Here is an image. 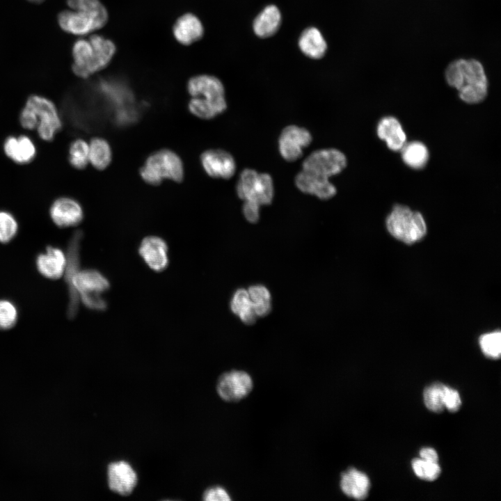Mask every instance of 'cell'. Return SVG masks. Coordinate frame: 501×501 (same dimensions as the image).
I'll use <instances>...</instances> for the list:
<instances>
[{
    "label": "cell",
    "instance_id": "31",
    "mask_svg": "<svg viewBox=\"0 0 501 501\" xmlns=\"http://www.w3.org/2000/svg\"><path fill=\"white\" fill-rule=\"evenodd\" d=\"M480 348L484 354L491 358H500L501 353V333L499 331L482 335L479 337Z\"/></svg>",
    "mask_w": 501,
    "mask_h": 501
},
{
    "label": "cell",
    "instance_id": "8",
    "mask_svg": "<svg viewBox=\"0 0 501 501\" xmlns=\"http://www.w3.org/2000/svg\"><path fill=\"white\" fill-rule=\"evenodd\" d=\"M347 157L335 148L315 150L302 164V170L328 178L341 173L347 166Z\"/></svg>",
    "mask_w": 501,
    "mask_h": 501
},
{
    "label": "cell",
    "instance_id": "5",
    "mask_svg": "<svg viewBox=\"0 0 501 501\" xmlns=\"http://www.w3.org/2000/svg\"><path fill=\"white\" fill-rule=\"evenodd\" d=\"M22 110L42 140H52L62 127L56 106L45 97L30 96Z\"/></svg>",
    "mask_w": 501,
    "mask_h": 501
},
{
    "label": "cell",
    "instance_id": "34",
    "mask_svg": "<svg viewBox=\"0 0 501 501\" xmlns=\"http://www.w3.org/2000/svg\"><path fill=\"white\" fill-rule=\"evenodd\" d=\"M202 500L205 501H230L231 498L223 486H213L204 491Z\"/></svg>",
    "mask_w": 501,
    "mask_h": 501
},
{
    "label": "cell",
    "instance_id": "20",
    "mask_svg": "<svg viewBox=\"0 0 501 501\" xmlns=\"http://www.w3.org/2000/svg\"><path fill=\"white\" fill-rule=\"evenodd\" d=\"M3 151L12 161L23 164L33 160L36 148L33 141L27 136H10L5 140Z\"/></svg>",
    "mask_w": 501,
    "mask_h": 501
},
{
    "label": "cell",
    "instance_id": "33",
    "mask_svg": "<svg viewBox=\"0 0 501 501\" xmlns=\"http://www.w3.org/2000/svg\"><path fill=\"white\" fill-rule=\"evenodd\" d=\"M17 310L13 303L8 300H0V329L13 328L17 323Z\"/></svg>",
    "mask_w": 501,
    "mask_h": 501
},
{
    "label": "cell",
    "instance_id": "29",
    "mask_svg": "<svg viewBox=\"0 0 501 501\" xmlns=\"http://www.w3.org/2000/svg\"><path fill=\"white\" fill-rule=\"evenodd\" d=\"M69 161L71 165L77 168L83 169L89 163V145L84 139L74 140L69 149Z\"/></svg>",
    "mask_w": 501,
    "mask_h": 501
},
{
    "label": "cell",
    "instance_id": "6",
    "mask_svg": "<svg viewBox=\"0 0 501 501\" xmlns=\"http://www.w3.org/2000/svg\"><path fill=\"white\" fill-rule=\"evenodd\" d=\"M386 227L391 235L406 244L419 241L427 232L422 214L401 205L393 207L386 218Z\"/></svg>",
    "mask_w": 501,
    "mask_h": 501
},
{
    "label": "cell",
    "instance_id": "11",
    "mask_svg": "<svg viewBox=\"0 0 501 501\" xmlns=\"http://www.w3.org/2000/svg\"><path fill=\"white\" fill-rule=\"evenodd\" d=\"M106 478L109 489L121 496L132 494L138 480L134 467L125 460L110 462L106 468Z\"/></svg>",
    "mask_w": 501,
    "mask_h": 501
},
{
    "label": "cell",
    "instance_id": "36",
    "mask_svg": "<svg viewBox=\"0 0 501 501\" xmlns=\"http://www.w3.org/2000/svg\"><path fill=\"white\" fill-rule=\"evenodd\" d=\"M253 303L270 302L271 294L269 290L262 285H254L248 290Z\"/></svg>",
    "mask_w": 501,
    "mask_h": 501
},
{
    "label": "cell",
    "instance_id": "3",
    "mask_svg": "<svg viewBox=\"0 0 501 501\" xmlns=\"http://www.w3.org/2000/svg\"><path fill=\"white\" fill-rule=\"evenodd\" d=\"M191 96L189 111L201 119H212L227 109L224 86L217 77L200 74L191 77L187 83Z\"/></svg>",
    "mask_w": 501,
    "mask_h": 501
},
{
    "label": "cell",
    "instance_id": "15",
    "mask_svg": "<svg viewBox=\"0 0 501 501\" xmlns=\"http://www.w3.org/2000/svg\"><path fill=\"white\" fill-rule=\"evenodd\" d=\"M295 185L301 192L315 196L324 200L332 198L337 193L336 187L328 178L319 177L303 170L296 175Z\"/></svg>",
    "mask_w": 501,
    "mask_h": 501
},
{
    "label": "cell",
    "instance_id": "37",
    "mask_svg": "<svg viewBox=\"0 0 501 501\" xmlns=\"http://www.w3.org/2000/svg\"><path fill=\"white\" fill-rule=\"evenodd\" d=\"M243 214L246 219L250 223H256L260 218V207L254 203L244 202Z\"/></svg>",
    "mask_w": 501,
    "mask_h": 501
},
{
    "label": "cell",
    "instance_id": "28",
    "mask_svg": "<svg viewBox=\"0 0 501 501\" xmlns=\"http://www.w3.org/2000/svg\"><path fill=\"white\" fill-rule=\"evenodd\" d=\"M67 4L70 9L90 13L104 24L108 21V12L100 0H67Z\"/></svg>",
    "mask_w": 501,
    "mask_h": 501
},
{
    "label": "cell",
    "instance_id": "24",
    "mask_svg": "<svg viewBox=\"0 0 501 501\" xmlns=\"http://www.w3.org/2000/svg\"><path fill=\"white\" fill-rule=\"evenodd\" d=\"M401 150L402 160L412 168H422L429 160V150L426 145L420 141L405 143Z\"/></svg>",
    "mask_w": 501,
    "mask_h": 501
},
{
    "label": "cell",
    "instance_id": "39",
    "mask_svg": "<svg viewBox=\"0 0 501 501\" xmlns=\"http://www.w3.org/2000/svg\"><path fill=\"white\" fill-rule=\"evenodd\" d=\"M253 307L257 316L263 317L271 311V302L253 303Z\"/></svg>",
    "mask_w": 501,
    "mask_h": 501
},
{
    "label": "cell",
    "instance_id": "9",
    "mask_svg": "<svg viewBox=\"0 0 501 501\" xmlns=\"http://www.w3.org/2000/svg\"><path fill=\"white\" fill-rule=\"evenodd\" d=\"M253 380L246 372L232 369L221 374L217 379L216 392L226 402H238L253 388Z\"/></svg>",
    "mask_w": 501,
    "mask_h": 501
},
{
    "label": "cell",
    "instance_id": "1",
    "mask_svg": "<svg viewBox=\"0 0 501 501\" xmlns=\"http://www.w3.org/2000/svg\"><path fill=\"white\" fill-rule=\"evenodd\" d=\"M445 76L447 83L458 90L459 97L466 103H479L487 95V77L477 60H455L447 65Z\"/></svg>",
    "mask_w": 501,
    "mask_h": 501
},
{
    "label": "cell",
    "instance_id": "14",
    "mask_svg": "<svg viewBox=\"0 0 501 501\" xmlns=\"http://www.w3.org/2000/svg\"><path fill=\"white\" fill-rule=\"evenodd\" d=\"M49 214L53 222L60 228L77 225L84 218L80 204L67 197L56 199L51 205Z\"/></svg>",
    "mask_w": 501,
    "mask_h": 501
},
{
    "label": "cell",
    "instance_id": "21",
    "mask_svg": "<svg viewBox=\"0 0 501 501\" xmlns=\"http://www.w3.org/2000/svg\"><path fill=\"white\" fill-rule=\"evenodd\" d=\"M380 139L385 141L389 149L399 151L406 142V136L400 122L392 116L381 119L376 128Z\"/></svg>",
    "mask_w": 501,
    "mask_h": 501
},
{
    "label": "cell",
    "instance_id": "7",
    "mask_svg": "<svg viewBox=\"0 0 501 501\" xmlns=\"http://www.w3.org/2000/svg\"><path fill=\"white\" fill-rule=\"evenodd\" d=\"M236 191L238 197L244 202L259 207L270 205L274 194L272 177L268 173L246 168L240 173Z\"/></svg>",
    "mask_w": 501,
    "mask_h": 501
},
{
    "label": "cell",
    "instance_id": "13",
    "mask_svg": "<svg viewBox=\"0 0 501 501\" xmlns=\"http://www.w3.org/2000/svg\"><path fill=\"white\" fill-rule=\"evenodd\" d=\"M202 166L207 174L214 178L228 180L236 170L235 161L228 152L220 149L205 151L200 156Z\"/></svg>",
    "mask_w": 501,
    "mask_h": 501
},
{
    "label": "cell",
    "instance_id": "35",
    "mask_svg": "<svg viewBox=\"0 0 501 501\" xmlns=\"http://www.w3.org/2000/svg\"><path fill=\"white\" fill-rule=\"evenodd\" d=\"M445 408L451 413L459 411L461 406V399L457 390L446 386L444 397Z\"/></svg>",
    "mask_w": 501,
    "mask_h": 501
},
{
    "label": "cell",
    "instance_id": "38",
    "mask_svg": "<svg viewBox=\"0 0 501 501\" xmlns=\"http://www.w3.org/2000/svg\"><path fill=\"white\" fill-rule=\"evenodd\" d=\"M420 459L429 462H438V456L436 451L431 447H424L420 451Z\"/></svg>",
    "mask_w": 501,
    "mask_h": 501
},
{
    "label": "cell",
    "instance_id": "18",
    "mask_svg": "<svg viewBox=\"0 0 501 501\" xmlns=\"http://www.w3.org/2000/svg\"><path fill=\"white\" fill-rule=\"evenodd\" d=\"M173 33L179 43L189 45L202 37L204 26L196 15L187 13L175 21L173 26Z\"/></svg>",
    "mask_w": 501,
    "mask_h": 501
},
{
    "label": "cell",
    "instance_id": "32",
    "mask_svg": "<svg viewBox=\"0 0 501 501\" xmlns=\"http://www.w3.org/2000/svg\"><path fill=\"white\" fill-rule=\"evenodd\" d=\"M18 224L15 217L9 212L0 211V242L8 243L16 235Z\"/></svg>",
    "mask_w": 501,
    "mask_h": 501
},
{
    "label": "cell",
    "instance_id": "30",
    "mask_svg": "<svg viewBox=\"0 0 501 501\" xmlns=\"http://www.w3.org/2000/svg\"><path fill=\"white\" fill-rule=\"evenodd\" d=\"M411 465L415 475L423 480L434 481L441 472L438 463L426 461L420 458L414 459Z\"/></svg>",
    "mask_w": 501,
    "mask_h": 501
},
{
    "label": "cell",
    "instance_id": "25",
    "mask_svg": "<svg viewBox=\"0 0 501 501\" xmlns=\"http://www.w3.org/2000/svg\"><path fill=\"white\" fill-rule=\"evenodd\" d=\"M89 145V162L98 169L104 170L110 164L112 158L109 143L104 138H93Z\"/></svg>",
    "mask_w": 501,
    "mask_h": 501
},
{
    "label": "cell",
    "instance_id": "19",
    "mask_svg": "<svg viewBox=\"0 0 501 501\" xmlns=\"http://www.w3.org/2000/svg\"><path fill=\"white\" fill-rule=\"evenodd\" d=\"M36 267L45 278L58 279L64 273L66 264V255L60 248L48 246L44 253L36 258Z\"/></svg>",
    "mask_w": 501,
    "mask_h": 501
},
{
    "label": "cell",
    "instance_id": "17",
    "mask_svg": "<svg viewBox=\"0 0 501 501\" xmlns=\"http://www.w3.org/2000/svg\"><path fill=\"white\" fill-rule=\"evenodd\" d=\"M340 487L347 497L363 500L368 496L370 481L365 473L351 467L341 473Z\"/></svg>",
    "mask_w": 501,
    "mask_h": 501
},
{
    "label": "cell",
    "instance_id": "10",
    "mask_svg": "<svg viewBox=\"0 0 501 501\" xmlns=\"http://www.w3.org/2000/svg\"><path fill=\"white\" fill-rule=\"evenodd\" d=\"M312 141L310 132L294 125L285 127L278 138V150L287 161H295L303 155V150Z\"/></svg>",
    "mask_w": 501,
    "mask_h": 501
},
{
    "label": "cell",
    "instance_id": "40",
    "mask_svg": "<svg viewBox=\"0 0 501 501\" xmlns=\"http://www.w3.org/2000/svg\"><path fill=\"white\" fill-rule=\"evenodd\" d=\"M29 1L33 2V3H40L43 0H28Z\"/></svg>",
    "mask_w": 501,
    "mask_h": 501
},
{
    "label": "cell",
    "instance_id": "23",
    "mask_svg": "<svg viewBox=\"0 0 501 501\" xmlns=\"http://www.w3.org/2000/svg\"><path fill=\"white\" fill-rule=\"evenodd\" d=\"M299 47L305 56L314 59L323 57L327 50L326 40L315 27H309L303 31L299 40Z\"/></svg>",
    "mask_w": 501,
    "mask_h": 501
},
{
    "label": "cell",
    "instance_id": "12",
    "mask_svg": "<svg viewBox=\"0 0 501 501\" xmlns=\"http://www.w3.org/2000/svg\"><path fill=\"white\" fill-rule=\"evenodd\" d=\"M57 19L62 30L77 35L90 34L105 25L90 13L79 10H63Z\"/></svg>",
    "mask_w": 501,
    "mask_h": 501
},
{
    "label": "cell",
    "instance_id": "26",
    "mask_svg": "<svg viewBox=\"0 0 501 501\" xmlns=\"http://www.w3.org/2000/svg\"><path fill=\"white\" fill-rule=\"evenodd\" d=\"M230 308L244 323L251 324L255 322L257 315L247 290L239 289L235 292L231 300Z\"/></svg>",
    "mask_w": 501,
    "mask_h": 501
},
{
    "label": "cell",
    "instance_id": "4",
    "mask_svg": "<svg viewBox=\"0 0 501 501\" xmlns=\"http://www.w3.org/2000/svg\"><path fill=\"white\" fill-rule=\"evenodd\" d=\"M141 178L148 184L158 185L165 179L176 182L184 178V166L173 151L162 149L151 154L140 169Z\"/></svg>",
    "mask_w": 501,
    "mask_h": 501
},
{
    "label": "cell",
    "instance_id": "22",
    "mask_svg": "<svg viewBox=\"0 0 501 501\" xmlns=\"http://www.w3.org/2000/svg\"><path fill=\"white\" fill-rule=\"evenodd\" d=\"M281 13L275 5L266 6L255 17L253 29L256 35L265 38L275 34L281 24Z\"/></svg>",
    "mask_w": 501,
    "mask_h": 501
},
{
    "label": "cell",
    "instance_id": "2",
    "mask_svg": "<svg viewBox=\"0 0 501 501\" xmlns=\"http://www.w3.org/2000/svg\"><path fill=\"white\" fill-rule=\"evenodd\" d=\"M116 51L115 43L103 35L79 38L72 45V71L79 77L88 78L105 68Z\"/></svg>",
    "mask_w": 501,
    "mask_h": 501
},
{
    "label": "cell",
    "instance_id": "16",
    "mask_svg": "<svg viewBox=\"0 0 501 501\" xmlns=\"http://www.w3.org/2000/svg\"><path fill=\"white\" fill-rule=\"evenodd\" d=\"M168 248L166 242L155 236L145 237L139 247V254L152 269L161 271L168 265Z\"/></svg>",
    "mask_w": 501,
    "mask_h": 501
},
{
    "label": "cell",
    "instance_id": "27",
    "mask_svg": "<svg viewBox=\"0 0 501 501\" xmlns=\"http://www.w3.org/2000/svg\"><path fill=\"white\" fill-rule=\"evenodd\" d=\"M446 386L442 383L436 382L424 388L423 399L424 404L429 410L435 413L443 411Z\"/></svg>",
    "mask_w": 501,
    "mask_h": 501
}]
</instances>
